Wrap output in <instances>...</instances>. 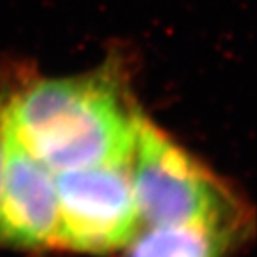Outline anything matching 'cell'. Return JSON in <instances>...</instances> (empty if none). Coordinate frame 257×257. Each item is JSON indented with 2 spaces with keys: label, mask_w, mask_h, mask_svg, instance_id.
I'll return each instance as SVG.
<instances>
[{
  "label": "cell",
  "mask_w": 257,
  "mask_h": 257,
  "mask_svg": "<svg viewBox=\"0 0 257 257\" xmlns=\"http://www.w3.org/2000/svg\"><path fill=\"white\" fill-rule=\"evenodd\" d=\"M4 122L51 172L131 158L140 118L108 79L38 81L13 96Z\"/></svg>",
  "instance_id": "1"
},
{
  "label": "cell",
  "mask_w": 257,
  "mask_h": 257,
  "mask_svg": "<svg viewBox=\"0 0 257 257\" xmlns=\"http://www.w3.org/2000/svg\"><path fill=\"white\" fill-rule=\"evenodd\" d=\"M132 185L140 220L148 226H203L235 243L248 232L242 203L144 118L134 144Z\"/></svg>",
  "instance_id": "2"
},
{
  "label": "cell",
  "mask_w": 257,
  "mask_h": 257,
  "mask_svg": "<svg viewBox=\"0 0 257 257\" xmlns=\"http://www.w3.org/2000/svg\"><path fill=\"white\" fill-rule=\"evenodd\" d=\"M134 154V152H132ZM59 200L56 246L104 254L127 246L141 220L132 185V157L54 174Z\"/></svg>",
  "instance_id": "3"
},
{
  "label": "cell",
  "mask_w": 257,
  "mask_h": 257,
  "mask_svg": "<svg viewBox=\"0 0 257 257\" xmlns=\"http://www.w3.org/2000/svg\"><path fill=\"white\" fill-rule=\"evenodd\" d=\"M4 135L0 245L22 249L56 246L59 200L54 172L24 148L5 122Z\"/></svg>",
  "instance_id": "4"
},
{
  "label": "cell",
  "mask_w": 257,
  "mask_h": 257,
  "mask_svg": "<svg viewBox=\"0 0 257 257\" xmlns=\"http://www.w3.org/2000/svg\"><path fill=\"white\" fill-rule=\"evenodd\" d=\"M234 245L229 237L203 226H148L127 245V257H223Z\"/></svg>",
  "instance_id": "5"
},
{
  "label": "cell",
  "mask_w": 257,
  "mask_h": 257,
  "mask_svg": "<svg viewBox=\"0 0 257 257\" xmlns=\"http://www.w3.org/2000/svg\"><path fill=\"white\" fill-rule=\"evenodd\" d=\"M4 157H5V135H4V119H2V113H0V189H2Z\"/></svg>",
  "instance_id": "6"
}]
</instances>
